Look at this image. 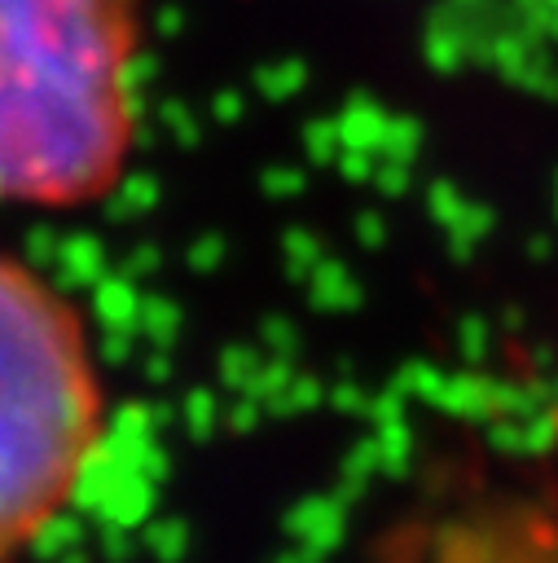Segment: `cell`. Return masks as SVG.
Wrapping results in <instances>:
<instances>
[{
  "label": "cell",
  "mask_w": 558,
  "mask_h": 563,
  "mask_svg": "<svg viewBox=\"0 0 558 563\" xmlns=\"http://www.w3.org/2000/svg\"><path fill=\"white\" fill-rule=\"evenodd\" d=\"M136 0H0V202L79 207L132 150Z\"/></svg>",
  "instance_id": "6da1fadb"
},
{
  "label": "cell",
  "mask_w": 558,
  "mask_h": 563,
  "mask_svg": "<svg viewBox=\"0 0 558 563\" xmlns=\"http://www.w3.org/2000/svg\"><path fill=\"white\" fill-rule=\"evenodd\" d=\"M101 427V374L79 312L0 251V563L66 510Z\"/></svg>",
  "instance_id": "7a4b0ae2"
}]
</instances>
